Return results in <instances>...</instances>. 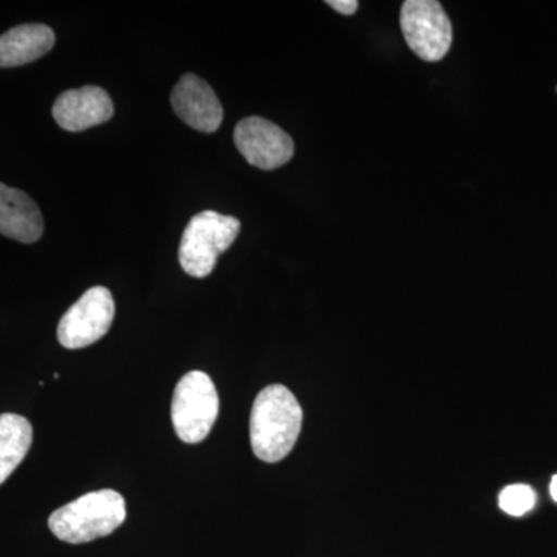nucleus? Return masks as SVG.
<instances>
[{"label": "nucleus", "instance_id": "obj_1", "mask_svg": "<svg viewBox=\"0 0 557 557\" xmlns=\"http://www.w3.org/2000/svg\"><path fill=\"white\" fill-rule=\"evenodd\" d=\"M304 412L298 399L282 384L259 392L249 420V438L255 456L277 463L295 448L302 429Z\"/></svg>", "mask_w": 557, "mask_h": 557}, {"label": "nucleus", "instance_id": "obj_2", "mask_svg": "<svg viewBox=\"0 0 557 557\" xmlns=\"http://www.w3.org/2000/svg\"><path fill=\"white\" fill-rule=\"evenodd\" d=\"M126 520V502L113 490L94 491L70 502L49 519L51 533L67 544H87L112 534Z\"/></svg>", "mask_w": 557, "mask_h": 557}, {"label": "nucleus", "instance_id": "obj_3", "mask_svg": "<svg viewBox=\"0 0 557 557\" xmlns=\"http://www.w3.org/2000/svg\"><path fill=\"white\" fill-rule=\"evenodd\" d=\"M240 222L233 215L203 211L189 220L178 249L180 265L189 276L203 278L215 269L219 256L236 242Z\"/></svg>", "mask_w": 557, "mask_h": 557}, {"label": "nucleus", "instance_id": "obj_4", "mask_svg": "<svg viewBox=\"0 0 557 557\" xmlns=\"http://www.w3.org/2000/svg\"><path fill=\"white\" fill-rule=\"evenodd\" d=\"M219 394L209 375L200 370L186 373L172 397L171 417L175 434L182 442H203L219 417Z\"/></svg>", "mask_w": 557, "mask_h": 557}, {"label": "nucleus", "instance_id": "obj_5", "mask_svg": "<svg viewBox=\"0 0 557 557\" xmlns=\"http://www.w3.org/2000/svg\"><path fill=\"white\" fill-rule=\"evenodd\" d=\"M399 24L409 49L420 60L435 62L448 54L453 25L437 0H408L403 3Z\"/></svg>", "mask_w": 557, "mask_h": 557}, {"label": "nucleus", "instance_id": "obj_6", "mask_svg": "<svg viewBox=\"0 0 557 557\" xmlns=\"http://www.w3.org/2000/svg\"><path fill=\"white\" fill-rule=\"evenodd\" d=\"M115 317L112 293L104 287L87 289L61 318L58 339L65 348H83L108 335Z\"/></svg>", "mask_w": 557, "mask_h": 557}, {"label": "nucleus", "instance_id": "obj_7", "mask_svg": "<svg viewBox=\"0 0 557 557\" xmlns=\"http://www.w3.org/2000/svg\"><path fill=\"white\" fill-rule=\"evenodd\" d=\"M234 143L249 164L263 171L284 166L295 153V143L287 132L260 116L242 120L234 129Z\"/></svg>", "mask_w": 557, "mask_h": 557}, {"label": "nucleus", "instance_id": "obj_8", "mask_svg": "<svg viewBox=\"0 0 557 557\" xmlns=\"http://www.w3.org/2000/svg\"><path fill=\"white\" fill-rule=\"evenodd\" d=\"M171 104L178 119L193 129L212 134L222 126V102L207 81L194 73L178 81L171 94Z\"/></svg>", "mask_w": 557, "mask_h": 557}, {"label": "nucleus", "instance_id": "obj_9", "mask_svg": "<svg viewBox=\"0 0 557 557\" xmlns=\"http://www.w3.org/2000/svg\"><path fill=\"white\" fill-rule=\"evenodd\" d=\"M51 113L62 129L83 132L108 123L113 116V102L101 87L86 86L61 94Z\"/></svg>", "mask_w": 557, "mask_h": 557}, {"label": "nucleus", "instance_id": "obj_10", "mask_svg": "<svg viewBox=\"0 0 557 557\" xmlns=\"http://www.w3.org/2000/svg\"><path fill=\"white\" fill-rule=\"evenodd\" d=\"M42 234L44 218L36 201L24 190L0 183V236L35 244Z\"/></svg>", "mask_w": 557, "mask_h": 557}, {"label": "nucleus", "instance_id": "obj_11", "mask_svg": "<svg viewBox=\"0 0 557 557\" xmlns=\"http://www.w3.org/2000/svg\"><path fill=\"white\" fill-rule=\"evenodd\" d=\"M54 32L49 25L25 24L0 36V67H20L39 60L53 49Z\"/></svg>", "mask_w": 557, "mask_h": 557}, {"label": "nucleus", "instance_id": "obj_12", "mask_svg": "<svg viewBox=\"0 0 557 557\" xmlns=\"http://www.w3.org/2000/svg\"><path fill=\"white\" fill-rule=\"evenodd\" d=\"M33 443V428L27 418L16 413L0 416V485L16 471Z\"/></svg>", "mask_w": 557, "mask_h": 557}, {"label": "nucleus", "instance_id": "obj_13", "mask_svg": "<svg viewBox=\"0 0 557 557\" xmlns=\"http://www.w3.org/2000/svg\"><path fill=\"white\" fill-rule=\"evenodd\" d=\"M534 505H536V493L533 487L523 485V483L504 487L498 496V507L515 518L527 515L534 508Z\"/></svg>", "mask_w": 557, "mask_h": 557}, {"label": "nucleus", "instance_id": "obj_14", "mask_svg": "<svg viewBox=\"0 0 557 557\" xmlns=\"http://www.w3.org/2000/svg\"><path fill=\"white\" fill-rule=\"evenodd\" d=\"M327 5L344 14V16H351V14L357 13L359 3L357 0H329Z\"/></svg>", "mask_w": 557, "mask_h": 557}, {"label": "nucleus", "instance_id": "obj_15", "mask_svg": "<svg viewBox=\"0 0 557 557\" xmlns=\"http://www.w3.org/2000/svg\"><path fill=\"white\" fill-rule=\"evenodd\" d=\"M549 493H552L553 500L557 502V474L552 479V485H549Z\"/></svg>", "mask_w": 557, "mask_h": 557}]
</instances>
